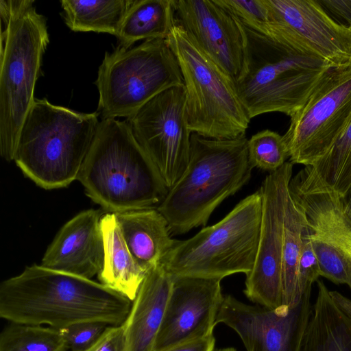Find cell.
<instances>
[{
  "label": "cell",
  "mask_w": 351,
  "mask_h": 351,
  "mask_svg": "<svg viewBox=\"0 0 351 351\" xmlns=\"http://www.w3.org/2000/svg\"><path fill=\"white\" fill-rule=\"evenodd\" d=\"M306 224L303 209L291 197L287 195L282 247V304L299 302L298 274L302 247V233Z\"/></svg>",
  "instance_id": "cell-26"
},
{
  "label": "cell",
  "mask_w": 351,
  "mask_h": 351,
  "mask_svg": "<svg viewBox=\"0 0 351 351\" xmlns=\"http://www.w3.org/2000/svg\"><path fill=\"white\" fill-rule=\"evenodd\" d=\"M108 213L157 208L169 189L126 121L101 119L77 178Z\"/></svg>",
  "instance_id": "cell-2"
},
{
  "label": "cell",
  "mask_w": 351,
  "mask_h": 351,
  "mask_svg": "<svg viewBox=\"0 0 351 351\" xmlns=\"http://www.w3.org/2000/svg\"><path fill=\"white\" fill-rule=\"evenodd\" d=\"M311 297L309 291L293 305L268 308L224 295L216 324L234 330L247 351H300L311 314Z\"/></svg>",
  "instance_id": "cell-14"
},
{
  "label": "cell",
  "mask_w": 351,
  "mask_h": 351,
  "mask_svg": "<svg viewBox=\"0 0 351 351\" xmlns=\"http://www.w3.org/2000/svg\"><path fill=\"white\" fill-rule=\"evenodd\" d=\"M331 298L337 307L351 318V299L337 291H329Z\"/></svg>",
  "instance_id": "cell-34"
},
{
  "label": "cell",
  "mask_w": 351,
  "mask_h": 351,
  "mask_svg": "<svg viewBox=\"0 0 351 351\" xmlns=\"http://www.w3.org/2000/svg\"><path fill=\"white\" fill-rule=\"evenodd\" d=\"M215 351H237V350L234 348L230 347V348H220Z\"/></svg>",
  "instance_id": "cell-36"
},
{
  "label": "cell",
  "mask_w": 351,
  "mask_h": 351,
  "mask_svg": "<svg viewBox=\"0 0 351 351\" xmlns=\"http://www.w3.org/2000/svg\"><path fill=\"white\" fill-rule=\"evenodd\" d=\"M247 145L245 136L217 140L191 133L188 166L157 208L171 235L205 226L215 209L250 181Z\"/></svg>",
  "instance_id": "cell-3"
},
{
  "label": "cell",
  "mask_w": 351,
  "mask_h": 351,
  "mask_svg": "<svg viewBox=\"0 0 351 351\" xmlns=\"http://www.w3.org/2000/svg\"><path fill=\"white\" fill-rule=\"evenodd\" d=\"M167 39L183 77L191 133L217 140L245 136L251 119L232 79L179 25Z\"/></svg>",
  "instance_id": "cell-8"
},
{
  "label": "cell",
  "mask_w": 351,
  "mask_h": 351,
  "mask_svg": "<svg viewBox=\"0 0 351 351\" xmlns=\"http://www.w3.org/2000/svg\"><path fill=\"white\" fill-rule=\"evenodd\" d=\"M247 146L249 162L253 168L272 173L289 158L283 136L270 130H263L252 135Z\"/></svg>",
  "instance_id": "cell-28"
},
{
  "label": "cell",
  "mask_w": 351,
  "mask_h": 351,
  "mask_svg": "<svg viewBox=\"0 0 351 351\" xmlns=\"http://www.w3.org/2000/svg\"><path fill=\"white\" fill-rule=\"evenodd\" d=\"M132 302L100 282L34 264L0 285V316L62 329L86 322L119 326Z\"/></svg>",
  "instance_id": "cell-1"
},
{
  "label": "cell",
  "mask_w": 351,
  "mask_h": 351,
  "mask_svg": "<svg viewBox=\"0 0 351 351\" xmlns=\"http://www.w3.org/2000/svg\"><path fill=\"white\" fill-rule=\"evenodd\" d=\"M260 189L241 200L221 220L186 240H176L161 264L173 276L222 280L252 270L260 239Z\"/></svg>",
  "instance_id": "cell-7"
},
{
  "label": "cell",
  "mask_w": 351,
  "mask_h": 351,
  "mask_svg": "<svg viewBox=\"0 0 351 351\" xmlns=\"http://www.w3.org/2000/svg\"><path fill=\"white\" fill-rule=\"evenodd\" d=\"M134 0H62V16L73 32L107 33L116 36Z\"/></svg>",
  "instance_id": "cell-25"
},
{
  "label": "cell",
  "mask_w": 351,
  "mask_h": 351,
  "mask_svg": "<svg viewBox=\"0 0 351 351\" xmlns=\"http://www.w3.org/2000/svg\"><path fill=\"white\" fill-rule=\"evenodd\" d=\"M101 119L132 116L161 92L184 85L178 60L167 38L147 40L106 52L95 82Z\"/></svg>",
  "instance_id": "cell-9"
},
{
  "label": "cell",
  "mask_w": 351,
  "mask_h": 351,
  "mask_svg": "<svg viewBox=\"0 0 351 351\" xmlns=\"http://www.w3.org/2000/svg\"><path fill=\"white\" fill-rule=\"evenodd\" d=\"M341 198L343 213L351 221V190L344 197Z\"/></svg>",
  "instance_id": "cell-35"
},
{
  "label": "cell",
  "mask_w": 351,
  "mask_h": 351,
  "mask_svg": "<svg viewBox=\"0 0 351 351\" xmlns=\"http://www.w3.org/2000/svg\"><path fill=\"white\" fill-rule=\"evenodd\" d=\"M300 351H351V318L335 304L322 280Z\"/></svg>",
  "instance_id": "cell-22"
},
{
  "label": "cell",
  "mask_w": 351,
  "mask_h": 351,
  "mask_svg": "<svg viewBox=\"0 0 351 351\" xmlns=\"http://www.w3.org/2000/svg\"><path fill=\"white\" fill-rule=\"evenodd\" d=\"M173 276V285L154 351L213 335L223 299L221 280Z\"/></svg>",
  "instance_id": "cell-16"
},
{
  "label": "cell",
  "mask_w": 351,
  "mask_h": 351,
  "mask_svg": "<svg viewBox=\"0 0 351 351\" xmlns=\"http://www.w3.org/2000/svg\"><path fill=\"white\" fill-rule=\"evenodd\" d=\"M215 339L213 335L184 342L162 351H215Z\"/></svg>",
  "instance_id": "cell-33"
},
{
  "label": "cell",
  "mask_w": 351,
  "mask_h": 351,
  "mask_svg": "<svg viewBox=\"0 0 351 351\" xmlns=\"http://www.w3.org/2000/svg\"><path fill=\"white\" fill-rule=\"evenodd\" d=\"M173 285L161 263L149 269L123 323L126 351H154Z\"/></svg>",
  "instance_id": "cell-19"
},
{
  "label": "cell",
  "mask_w": 351,
  "mask_h": 351,
  "mask_svg": "<svg viewBox=\"0 0 351 351\" xmlns=\"http://www.w3.org/2000/svg\"><path fill=\"white\" fill-rule=\"evenodd\" d=\"M175 22L235 82L245 62L241 25L216 0H174Z\"/></svg>",
  "instance_id": "cell-17"
},
{
  "label": "cell",
  "mask_w": 351,
  "mask_h": 351,
  "mask_svg": "<svg viewBox=\"0 0 351 351\" xmlns=\"http://www.w3.org/2000/svg\"><path fill=\"white\" fill-rule=\"evenodd\" d=\"M101 213L95 209L80 212L59 230L47 249L41 265L91 279L104 261Z\"/></svg>",
  "instance_id": "cell-18"
},
{
  "label": "cell",
  "mask_w": 351,
  "mask_h": 351,
  "mask_svg": "<svg viewBox=\"0 0 351 351\" xmlns=\"http://www.w3.org/2000/svg\"><path fill=\"white\" fill-rule=\"evenodd\" d=\"M32 0H1L0 154L14 160L49 42L45 16Z\"/></svg>",
  "instance_id": "cell-4"
},
{
  "label": "cell",
  "mask_w": 351,
  "mask_h": 351,
  "mask_svg": "<svg viewBox=\"0 0 351 351\" xmlns=\"http://www.w3.org/2000/svg\"><path fill=\"white\" fill-rule=\"evenodd\" d=\"M0 351H68L60 330L10 322L0 335Z\"/></svg>",
  "instance_id": "cell-27"
},
{
  "label": "cell",
  "mask_w": 351,
  "mask_h": 351,
  "mask_svg": "<svg viewBox=\"0 0 351 351\" xmlns=\"http://www.w3.org/2000/svg\"><path fill=\"white\" fill-rule=\"evenodd\" d=\"M306 191H326L344 197L351 190V119L328 152L292 177Z\"/></svg>",
  "instance_id": "cell-23"
},
{
  "label": "cell",
  "mask_w": 351,
  "mask_h": 351,
  "mask_svg": "<svg viewBox=\"0 0 351 351\" xmlns=\"http://www.w3.org/2000/svg\"><path fill=\"white\" fill-rule=\"evenodd\" d=\"M320 269L317 258L312 248L308 235L307 223L302 233V247L299 261L298 287V295L312 291V286L319 280Z\"/></svg>",
  "instance_id": "cell-31"
},
{
  "label": "cell",
  "mask_w": 351,
  "mask_h": 351,
  "mask_svg": "<svg viewBox=\"0 0 351 351\" xmlns=\"http://www.w3.org/2000/svg\"><path fill=\"white\" fill-rule=\"evenodd\" d=\"M110 325L101 322H86L60 329L68 351H86Z\"/></svg>",
  "instance_id": "cell-30"
},
{
  "label": "cell",
  "mask_w": 351,
  "mask_h": 351,
  "mask_svg": "<svg viewBox=\"0 0 351 351\" xmlns=\"http://www.w3.org/2000/svg\"><path fill=\"white\" fill-rule=\"evenodd\" d=\"M293 165L286 162L268 174L259 189L263 199L258 251L244 293L252 302L268 308L282 304V247L285 209Z\"/></svg>",
  "instance_id": "cell-13"
},
{
  "label": "cell",
  "mask_w": 351,
  "mask_h": 351,
  "mask_svg": "<svg viewBox=\"0 0 351 351\" xmlns=\"http://www.w3.org/2000/svg\"><path fill=\"white\" fill-rule=\"evenodd\" d=\"M244 27L269 37V17L265 0H216Z\"/></svg>",
  "instance_id": "cell-29"
},
{
  "label": "cell",
  "mask_w": 351,
  "mask_h": 351,
  "mask_svg": "<svg viewBox=\"0 0 351 351\" xmlns=\"http://www.w3.org/2000/svg\"><path fill=\"white\" fill-rule=\"evenodd\" d=\"M351 119V61L335 66L291 117L283 135L289 162L311 165L324 156Z\"/></svg>",
  "instance_id": "cell-10"
},
{
  "label": "cell",
  "mask_w": 351,
  "mask_h": 351,
  "mask_svg": "<svg viewBox=\"0 0 351 351\" xmlns=\"http://www.w3.org/2000/svg\"><path fill=\"white\" fill-rule=\"evenodd\" d=\"M289 191L305 214L321 276L351 290V221L341 197L330 191H306L290 182Z\"/></svg>",
  "instance_id": "cell-15"
},
{
  "label": "cell",
  "mask_w": 351,
  "mask_h": 351,
  "mask_svg": "<svg viewBox=\"0 0 351 351\" xmlns=\"http://www.w3.org/2000/svg\"><path fill=\"white\" fill-rule=\"evenodd\" d=\"M114 214L130 252L147 271L160 263L176 243L167 219L157 208Z\"/></svg>",
  "instance_id": "cell-20"
},
{
  "label": "cell",
  "mask_w": 351,
  "mask_h": 351,
  "mask_svg": "<svg viewBox=\"0 0 351 351\" xmlns=\"http://www.w3.org/2000/svg\"><path fill=\"white\" fill-rule=\"evenodd\" d=\"M126 121L169 190L183 175L189 160L191 132L184 86L161 92Z\"/></svg>",
  "instance_id": "cell-11"
},
{
  "label": "cell",
  "mask_w": 351,
  "mask_h": 351,
  "mask_svg": "<svg viewBox=\"0 0 351 351\" xmlns=\"http://www.w3.org/2000/svg\"><path fill=\"white\" fill-rule=\"evenodd\" d=\"M124 324L110 326L101 337L86 351H126Z\"/></svg>",
  "instance_id": "cell-32"
},
{
  "label": "cell",
  "mask_w": 351,
  "mask_h": 351,
  "mask_svg": "<svg viewBox=\"0 0 351 351\" xmlns=\"http://www.w3.org/2000/svg\"><path fill=\"white\" fill-rule=\"evenodd\" d=\"M174 0H134L116 38L118 46L128 49L138 40L167 38L175 22Z\"/></svg>",
  "instance_id": "cell-24"
},
{
  "label": "cell",
  "mask_w": 351,
  "mask_h": 351,
  "mask_svg": "<svg viewBox=\"0 0 351 351\" xmlns=\"http://www.w3.org/2000/svg\"><path fill=\"white\" fill-rule=\"evenodd\" d=\"M100 226L104 261L97 275L99 281L133 302L147 271L139 265L130 252L114 213L103 215Z\"/></svg>",
  "instance_id": "cell-21"
},
{
  "label": "cell",
  "mask_w": 351,
  "mask_h": 351,
  "mask_svg": "<svg viewBox=\"0 0 351 351\" xmlns=\"http://www.w3.org/2000/svg\"><path fill=\"white\" fill-rule=\"evenodd\" d=\"M269 37L334 66L351 61V28L337 23L315 0H265Z\"/></svg>",
  "instance_id": "cell-12"
},
{
  "label": "cell",
  "mask_w": 351,
  "mask_h": 351,
  "mask_svg": "<svg viewBox=\"0 0 351 351\" xmlns=\"http://www.w3.org/2000/svg\"><path fill=\"white\" fill-rule=\"evenodd\" d=\"M99 114L35 98L22 125L14 161L37 186L66 187L77 180L99 127Z\"/></svg>",
  "instance_id": "cell-5"
},
{
  "label": "cell",
  "mask_w": 351,
  "mask_h": 351,
  "mask_svg": "<svg viewBox=\"0 0 351 351\" xmlns=\"http://www.w3.org/2000/svg\"><path fill=\"white\" fill-rule=\"evenodd\" d=\"M241 27L245 62L234 84L248 116L278 112L291 117L335 66Z\"/></svg>",
  "instance_id": "cell-6"
}]
</instances>
